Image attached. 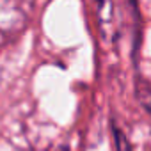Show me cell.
<instances>
[{"label":"cell","mask_w":151,"mask_h":151,"mask_svg":"<svg viewBox=\"0 0 151 151\" xmlns=\"http://www.w3.org/2000/svg\"><path fill=\"white\" fill-rule=\"evenodd\" d=\"M27 14L22 0H0V48L23 30Z\"/></svg>","instance_id":"cell-1"},{"label":"cell","mask_w":151,"mask_h":151,"mask_svg":"<svg viewBox=\"0 0 151 151\" xmlns=\"http://www.w3.org/2000/svg\"><path fill=\"white\" fill-rule=\"evenodd\" d=\"M135 96L140 107L151 116V82L146 78H137L135 82Z\"/></svg>","instance_id":"cell-2"},{"label":"cell","mask_w":151,"mask_h":151,"mask_svg":"<svg viewBox=\"0 0 151 151\" xmlns=\"http://www.w3.org/2000/svg\"><path fill=\"white\" fill-rule=\"evenodd\" d=\"M98 14H100V22L101 25H109L112 23V0H94Z\"/></svg>","instance_id":"cell-3"},{"label":"cell","mask_w":151,"mask_h":151,"mask_svg":"<svg viewBox=\"0 0 151 151\" xmlns=\"http://www.w3.org/2000/svg\"><path fill=\"white\" fill-rule=\"evenodd\" d=\"M116 146H117V151H132L130 149V144H128V139L117 128H116Z\"/></svg>","instance_id":"cell-4"},{"label":"cell","mask_w":151,"mask_h":151,"mask_svg":"<svg viewBox=\"0 0 151 151\" xmlns=\"http://www.w3.org/2000/svg\"><path fill=\"white\" fill-rule=\"evenodd\" d=\"M59 151H68V149H66V147H62V149H59Z\"/></svg>","instance_id":"cell-5"}]
</instances>
